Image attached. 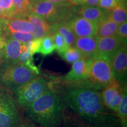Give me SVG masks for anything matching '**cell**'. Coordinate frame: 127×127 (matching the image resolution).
I'll use <instances>...</instances> for the list:
<instances>
[{"label":"cell","instance_id":"cell-26","mask_svg":"<svg viewBox=\"0 0 127 127\" xmlns=\"http://www.w3.org/2000/svg\"><path fill=\"white\" fill-rule=\"evenodd\" d=\"M7 36H9L12 38L18 41L23 44H27L30 41L34 39V36L32 32H14L8 34Z\"/></svg>","mask_w":127,"mask_h":127},{"label":"cell","instance_id":"cell-42","mask_svg":"<svg viewBox=\"0 0 127 127\" xmlns=\"http://www.w3.org/2000/svg\"><path fill=\"white\" fill-rule=\"evenodd\" d=\"M27 1H28V0H27Z\"/></svg>","mask_w":127,"mask_h":127},{"label":"cell","instance_id":"cell-36","mask_svg":"<svg viewBox=\"0 0 127 127\" xmlns=\"http://www.w3.org/2000/svg\"><path fill=\"white\" fill-rule=\"evenodd\" d=\"M39 1H40V0H28V2L29 3L30 6L31 5L35 4V3L38 2Z\"/></svg>","mask_w":127,"mask_h":127},{"label":"cell","instance_id":"cell-29","mask_svg":"<svg viewBox=\"0 0 127 127\" xmlns=\"http://www.w3.org/2000/svg\"><path fill=\"white\" fill-rule=\"evenodd\" d=\"M41 41V38H34L26 44L27 50L32 55H34L36 53H39Z\"/></svg>","mask_w":127,"mask_h":127},{"label":"cell","instance_id":"cell-2","mask_svg":"<svg viewBox=\"0 0 127 127\" xmlns=\"http://www.w3.org/2000/svg\"><path fill=\"white\" fill-rule=\"evenodd\" d=\"M25 109L30 120L40 127H60L63 123L64 104L55 90L47 92Z\"/></svg>","mask_w":127,"mask_h":127},{"label":"cell","instance_id":"cell-12","mask_svg":"<svg viewBox=\"0 0 127 127\" xmlns=\"http://www.w3.org/2000/svg\"><path fill=\"white\" fill-rule=\"evenodd\" d=\"M98 54L108 58L113 55L119 49L124 46L115 35L96 37Z\"/></svg>","mask_w":127,"mask_h":127},{"label":"cell","instance_id":"cell-18","mask_svg":"<svg viewBox=\"0 0 127 127\" xmlns=\"http://www.w3.org/2000/svg\"><path fill=\"white\" fill-rule=\"evenodd\" d=\"M51 35L54 32H58L65 41L69 47H72L75 42L76 36L68 25L67 22L55 23L51 24Z\"/></svg>","mask_w":127,"mask_h":127},{"label":"cell","instance_id":"cell-19","mask_svg":"<svg viewBox=\"0 0 127 127\" xmlns=\"http://www.w3.org/2000/svg\"><path fill=\"white\" fill-rule=\"evenodd\" d=\"M109 17L118 25L127 21V2H120L117 7L109 11Z\"/></svg>","mask_w":127,"mask_h":127},{"label":"cell","instance_id":"cell-23","mask_svg":"<svg viewBox=\"0 0 127 127\" xmlns=\"http://www.w3.org/2000/svg\"><path fill=\"white\" fill-rule=\"evenodd\" d=\"M116 115L120 122L127 121V85L123 87L121 100L116 112Z\"/></svg>","mask_w":127,"mask_h":127},{"label":"cell","instance_id":"cell-17","mask_svg":"<svg viewBox=\"0 0 127 127\" xmlns=\"http://www.w3.org/2000/svg\"><path fill=\"white\" fill-rule=\"evenodd\" d=\"M97 24L96 37H105L116 35L118 25L109 17V15L100 20Z\"/></svg>","mask_w":127,"mask_h":127},{"label":"cell","instance_id":"cell-13","mask_svg":"<svg viewBox=\"0 0 127 127\" xmlns=\"http://www.w3.org/2000/svg\"><path fill=\"white\" fill-rule=\"evenodd\" d=\"M25 18L32 25V33L34 38H42L51 35V25L44 18L31 11Z\"/></svg>","mask_w":127,"mask_h":127},{"label":"cell","instance_id":"cell-30","mask_svg":"<svg viewBox=\"0 0 127 127\" xmlns=\"http://www.w3.org/2000/svg\"><path fill=\"white\" fill-rule=\"evenodd\" d=\"M119 3L120 2L118 0H99L97 6L109 11L117 7Z\"/></svg>","mask_w":127,"mask_h":127},{"label":"cell","instance_id":"cell-27","mask_svg":"<svg viewBox=\"0 0 127 127\" xmlns=\"http://www.w3.org/2000/svg\"><path fill=\"white\" fill-rule=\"evenodd\" d=\"M0 8L4 12L5 18H12L14 14L12 0H0Z\"/></svg>","mask_w":127,"mask_h":127},{"label":"cell","instance_id":"cell-14","mask_svg":"<svg viewBox=\"0 0 127 127\" xmlns=\"http://www.w3.org/2000/svg\"><path fill=\"white\" fill-rule=\"evenodd\" d=\"M4 27L6 35L14 32H32V25L25 18L12 17L1 20Z\"/></svg>","mask_w":127,"mask_h":127},{"label":"cell","instance_id":"cell-5","mask_svg":"<svg viewBox=\"0 0 127 127\" xmlns=\"http://www.w3.org/2000/svg\"><path fill=\"white\" fill-rule=\"evenodd\" d=\"M37 74L23 64H6L0 70V86L14 93Z\"/></svg>","mask_w":127,"mask_h":127},{"label":"cell","instance_id":"cell-3","mask_svg":"<svg viewBox=\"0 0 127 127\" xmlns=\"http://www.w3.org/2000/svg\"><path fill=\"white\" fill-rule=\"evenodd\" d=\"M74 5L68 1L54 2L40 0L30 6V11L45 20L51 25L61 22H68L75 15Z\"/></svg>","mask_w":127,"mask_h":127},{"label":"cell","instance_id":"cell-8","mask_svg":"<svg viewBox=\"0 0 127 127\" xmlns=\"http://www.w3.org/2000/svg\"><path fill=\"white\" fill-rule=\"evenodd\" d=\"M110 64L114 78L123 86L127 85V48L124 45L111 57Z\"/></svg>","mask_w":127,"mask_h":127},{"label":"cell","instance_id":"cell-20","mask_svg":"<svg viewBox=\"0 0 127 127\" xmlns=\"http://www.w3.org/2000/svg\"><path fill=\"white\" fill-rule=\"evenodd\" d=\"M12 2L14 7V14L12 17L26 18L30 12V4L27 0H12Z\"/></svg>","mask_w":127,"mask_h":127},{"label":"cell","instance_id":"cell-9","mask_svg":"<svg viewBox=\"0 0 127 127\" xmlns=\"http://www.w3.org/2000/svg\"><path fill=\"white\" fill-rule=\"evenodd\" d=\"M124 86L115 79L103 88L101 93L105 107L115 114L121 100Z\"/></svg>","mask_w":127,"mask_h":127},{"label":"cell","instance_id":"cell-31","mask_svg":"<svg viewBox=\"0 0 127 127\" xmlns=\"http://www.w3.org/2000/svg\"><path fill=\"white\" fill-rule=\"evenodd\" d=\"M7 64L3 49H0V70Z\"/></svg>","mask_w":127,"mask_h":127},{"label":"cell","instance_id":"cell-40","mask_svg":"<svg viewBox=\"0 0 127 127\" xmlns=\"http://www.w3.org/2000/svg\"><path fill=\"white\" fill-rule=\"evenodd\" d=\"M66 125H65V126L64 127H70V125H69V124H68V123H66Z\"/></svg>","mask_w":127,"mask_h":127},{"label":"cell","instance_id":"cell-15","mask_svg":"<svg viewBox=\"0 0 127 127\" xmlns=\"http://www.w3.org/2000/svg\"><path fill=\"white\" fill-rule=\"evenodd\" d=\"M23 44L11 36H7L5 45L3 48L7 64H14L18 63Z\"/></svg>","mask_w":127,"mask_h":127},{"label":"cell","instance_id":"cell-34","mask_svg":"<svg viewBox=\"0 0 127 127\" xmlns=\"http://www.w3.org/2000/svg\"><path fill=\"white\" fill-rule=\"evenodd\" d=\"M72 5H82L84 0H68Z\"/></svg>","mask_w":127,"mask_h":127},{"label":"cell","instance_id":"cell-24","mask_svg":"<svg viewBox=\"0 0 127 127\" xmlns=\"http://www.w3.org/2000/svg\"><path fill=\"white\" fill-rule=\"evenodd\" d=\"M63 120L74 127H97L90 124L72 112L69 114H65L64 112Z\"/></svg>","mask_w":127,"mask_h":127},{"label":"cell","instance_id":"cell-16","mask_svg":"<svg viewBox=\"0 0 127 127\" xmlns=\"http://www.w3.org/2000/svg\"><path fill=\"white\" fill-rule=\"evenodd\" d=\"M109 11L98 6H82L78 11V15L91 21L98 23L109 15Z\"/></svg>","mask_w":127,"mask_h":127},{"label":"cell","instance_id":"cell-22","mask_svg":"<svg viewBox=\"0 0 127 127\" xmlns=\"http://www.w3.org/2000/svg\"><path fill=\"white\" fill-rule=\"evenodd\" d=\"M59 55L65 61L69 64H72L80 59H84L81 52L74 46L69 47Z\"/></svg>","mask_w":127,"mask_h":127},{"label":"cell","instance_id":"cell-11","mask_svg":"<svg viewBox=\"0 0 127 127\" xmlns=\"http://www.w3.org/2000/svg\"><path fill=\"white\" fill-rule=\"evenodd\" d=\"M73 46L81 52L85 60L93 59L98 54L96 36L77 37Z\"/></svg>","mask_w":127,"mask_h":127},{"label":"cell","instance_id":"cell-25","mask_svg":"<svg viewBox=\"0 0 127 127\" xmlns=\"http://www.w3.org/2000/svg\"><path fill=\"white\" fill-rule=\"evenodd\" d=\"M53 36L54 42L55 50L57 51L58 54L65 51L69 47L66 44L64 38L58 32H54L52 34Z\"/></svg>","mask_w":127,"mask_h":127},{"label":"cell","instance_id":"cell-6","mask_svg":"<svg viewBox=\"0 0 127 127\" xmlns=\"http://www.w3.org/2000/svg\"><path fill=\"white\" fill-rule=\"evenodd\" d=\"M51 90H54L51 80L48 81L38 75L18 88L13 94L19 107L25 109Z\"/></svg>","mask_w":127,"mask_h":127},{"label":"cell","instance_id":"cell-37","mask_svg":"<svg viewBox=\"0 0 127 127\" xmlns=\"http://www.w3.org/2000/svg\"><path fill=\"white\" fill-rule=\"evenodd\" d=\"M47 1H51V2H65V1H68V0H47Z\"/></svg>","mask_w":127,"mask_h":127},{"label":"cell","instance_id":"cell-7","mask_svg":"<svg viewBox=\"0 0 127 127\" xmlns=\"http://www.w3.org/2000/svg\"><path fill=\"white\" fill-rule=\"evenodd\" d=\"M13 93L0 86V127H18L21 116Z\"/></svg>","mask_w":127,"mask_h":127},{"label":"cell","instance_id":"cell-32","mask_svg":"<svg viewBox=\"0 0 127 127\" xmlns=\"http://www.w3.org/2000/svg\"><path fill=\"white\" fill-rule=\"evenodd\" d=\"M99 0H84L82 6H97Z\"/></svg>","mask_w":127,"mask_h":127},{"label":"cell","instance_id":"cell-33","mask_svg":"<svg viewBox=\"0 0 127 127\" xmlns=\"http://www.w3.org/2000/svg\"><path fill=\"white\" fill-rule=\"evenodd\" d=\"M18 127H37L31 121H23Z\"/></svg>","mask_w":127,"mask_h":127},{"label":"cell","instance_id":"cell-41","mask_svg":"<svg viewBox=\"0 0 127 127\" xmlns=\"http://www.w3.org/2000/svg\"></svg>","mask_w":127,"mask_h":127},{"label":"cell","instance_id":"cell-10","mask_svg":"<svg viewBox=\"0 0 127 127\" xmlns=\"http://www.w3.org/2000/svg\"><path fill=\"white\" fill-rule=\"evenodd\" d=\"M67 23L76 37L96 36L97 23L91 21L81 16L76 15Z\"/></svg>","mask_w":127,"mask_h":127},{"label":"cell","instance_id":"cell-28","mask_svg":"<svg viewBox=\"0 0 127 127\" xmlns=\"http://www.w3.org/2000/svg\"><path fill=\"white\" fill-rule=\"evenodd\" d=\"M115 36L123 45L127 44V21L118 25Z\"/></svg>","mask_w":127,"mask_h":127},{"label":"cell","instance_id":"cell-38","mask_svg":"<svg viewBox=\"0 0 127 127\" xmlns=\"http://www.w3.org/2000/svg\"><path fill=\"white\" fill-rule=\"evenodd\" d=\"M2 19H5V17L3 11L2 10V9L0 8V20H2Z\"/></svg>","mask_w":127,"mask_h":127},{"label":"cell","instance_id":"cell-1","mask_svg":"<svg viewBox=\"0 0 127 127\" xmlns=\"http://www.w3.org/2000/svg\"><path fill=\"white\" fill-rule=\"evenodd\" d=\"M60 91L64 105L87 123L97 127H121L116 114L104 105L98 90L67 88Z\"/></svg>","mask_w":127,"mask_h":127},{"label":"cell","instance_id":"cell-35","mask_svg":"<svg viewBox=\"0 0 127 127\" xmlns=\"http://www.w3.org/2000/svg\"><path fill=\"white\" fill-rule=\"evenodd\" d=\"M7 36V35H6L4 27H3L2 23H1V20H0V37H1V36Z\"/></svg>","mask_w":127,"mask_h":127},{"label":"cell","instance_id":"cell-21","mask_svg":"<svg viewBox=\"0 0 127 127\" xmlns=\"http://www.w3.org/2000/svg\"><path fill=\"white\" fill-rule=\"evenodd\" d=\"M55 50L52 35H48L41 38L39 53L44 56L52 54Z\"/></svg>","mask_w":127,"mask_h":127},{"label":"cell","instance_id":"cell-4","mask_svg":"<svg viewBox=\"0 0 127 127\" xmlns=\"http://www.w3.org/2000/svg\"><path fill=\"white\" fill-rule=\"evenodd\" d=\"M114 80L108 58L97 55L90 60L88 77L86 81L87 88L100 91Z\"/></svg>","mask_w":127,"mask_h":127},{"label":"cell","instance_id":"cell-39","mask_svg":"<svg viewBox=\"0 0 127 127\" xmlns=\"http://www.w3.org/2000/svg\"><path fill=\"white\" fill-rule=\"evenodd\" d=\"M120 2H127V0H118Z\"/></svg>","mask_w":127,"mask_h":127}]
</instances>
